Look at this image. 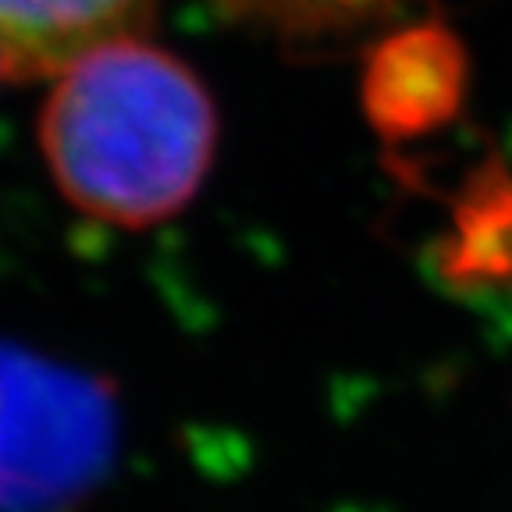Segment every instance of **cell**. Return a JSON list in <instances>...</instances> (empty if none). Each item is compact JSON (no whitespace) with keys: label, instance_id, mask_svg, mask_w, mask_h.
<instances>
[{"label":"cell","instance_id":"6da1fadb","mask_svg":"<svg viewBox=\"0 0 512 512\" xmlns=\"http://www.w3.org/2000/svg\"><path fill=\"white\" fill-rule=\"evenodd\" d=\"M217 111L189 64L136 32L96 43L50 79L40 150L75 210L150 228L200 192Z\"/></svg>","mask_w":512,"mask_h":512},{"label":"cell","instance_id":"3957f363","mask_svg":"<svg viewBox=\"0 0 512 512\" xmlns=\"http://www.w3.org/2000/svg\"><path fill=\"white\" fill-rule=\"evenodd\" d=\"M153 0H0V75L54 79L96 43L132 32Z\"/></svg>","mask_w":512,"mask_h":512},{"label":"cell","instance_id":"277c9868","mask_svg":"<svg viewBox=\"0 0 512 512\" xmlns=\"http://www.w3.org/2000/svg\"><path fill=\"white\" fill-rule=\"evenodd\" d=\"M224 4L288 32H324L360 25L392 11L402 0H224Z\"/></svg>","mask_w":512,"mask_h":512},{"label":"cell","instance_id":"7a4b0ae2","mask_svg":"<svg viewBox=\"0 0 512 512\" xmlns=\"http://www.w3.org/2000/svg\"><path fill=\"white\" fill-rule=\"evenodd\" d=\"M111 395L96 381L0 345V512H47L104 470Z\"/></svg>","mask_w":512,"mask_h":512}]
</instances>
